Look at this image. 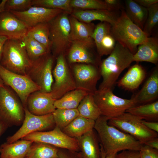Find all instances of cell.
Listing matches in <instances>:
<instances>
[{"instance_id": "1", "label": "cell", "mask_w": 158, "mask_h": 158, "mask_svg": "<svg viewBox=\"0 0 158 158\" xmlns=\"http://www.w3.org/2000/svg\"><path fill=\"white\" fill-rule=\"evenodd\" d=\"M108 120L101 116L95 121L94 129L106 155L126 150L139 151L143 145L130 135L109 125Z\"/></svg>"}, {"instance_id": "2", "label": "cell", "mask_w": 158, "mask_h": 158, "mask_svg": "<svg viewBox=\"0 0 158 158\" xmlns=\"http://www.w3.org/2000/svg\"><path fill=\"white\" fill-rule=\"evenodd\" d=\"M133 55L127 48L116 42L112 52L100 65L99 71L102 80L98 90H112L121 73L133 61Z\"/></svg>"}, {"instance_id": "3", "label": "cell", "mask_w": 158, "mask_h": 158, "mask_svg": "<svg viewBox=\"0 0 158 158\" xmlns=\"http://www.w3.org/2000/svg\"><path fill=\"white\" fill-rule=\"evenodd\" d=\"M111 33L116 42L127 48L133 54L136 52L138 46L149 37L130 19L123 9L111 25Z\"/></svg>"}, {"instance_id": "4", "label": "cell", "mask_w": 158, "mask_h": 158, "mask_svg": "<svg viewBox=\"0 0 158 158\" xmlns=\"http://www.w3.org/2000/svg\"><path fill=\"white\" fill-rule=\"evenodd\" d=\"M32 61L30 59L21 40L8 39L5 42L0 64L13 72L26 75Z\"/></svg>"}, {"instance_id": "5", "label": "cell", "mask_w": 158, "mask_h": 158, "mask_svg": "<svg viewBox=\"0 0 158 158\" xmlns=\"http://www.w3.org/2000/svg\"><path fill=\"white\" fill-rule=\"evenodd\" d=\"M20 102L9 87L0 88V121L8 127L23 123L25 113Z\"/></svg>"}, {"instance_id": "6", "label": "cell", "mask_w": 158, "mask_h": 158, "mask_svg": "<svg viewBox=\"0 0 158 158\" xmlns=\"http://www.w3.org/2000/svg\"><path fill=\"white\" fill-rule=\"evenodd\" d=\"M93 96L101 116L105 117L108 121L136 106L132 98L128 99L118 97L114 94L111 90L98 89Z\"/></svg>"}, {"instance_id": "7", "label": "cell", "mask_w": 158, "mask_h": 158, "mask_svg": "<svg viewBox=\"0 0 158 158\" xmlns=\"http://www.w3.org/2000/svg\"><path fill=\"white\" fill-rule=\"evenodd\" d=\"M141 120L127 112L109 119L108 124L129 134L142 145L153 138L158 137L157 133L145 126Z\"/></svg>"}, {"instance_id": "8", "label": "cell", "mask_w": 158, "mask_h": 158, "mask_svg": "<svg viewBox=\"0 0 158 158\" xmlns=\"http://www.w3.org/2000/svg\"><path fill=\"white\" fill-rule=\"evenodd\" d=\"M69 14L60 13L49 22V39L53 56L63 54L71 44L69 40L71 26Z\"/></svg>"}, {"instance_id": "9", "label": "cell", "mask_w": 158, "mask_h": 158, "mask_svg": "<svg viewBox=\"0 0 158 158\" xmlns=\"http://www.w3.org/2000/svg\"><path fill=\"white\" fill-rule=\"evenodd\" d=\"M0 76L4 85L13 90L26 107L27 99L32 93L40 90V87L27 75L18 74L4 68L0 64Z\"/></svg>"}, {"instance_id": "10", "label": "cell", "mask_w": 158, "mask_h": 158, "mask_svg": "<svg viewBox=\"0 0 158 158\" xmlns=\"http://www.w3.org/2000/svg\"><path fill=\"white\" fill-rule=\"evenodd\" d=\"M56 59V65L52 71L54 82L50 92L56 100L76 89L74 78L68 66L64 54L59 55Z\"/></svg>"}, {"instance_id": "11", "label": "cell", "mask_w": 158, "mask_h": 158, "mask_svg": "<svg viewBox=\"0 0 158 158\" xmlns=\"http://www.w3.org/2000/svg\"><path fill=\"white\" fill-rule=\"evenodd\" d=\"M54 57L50 53L32 61L27 72V75L40 88V91L49 93L53 82L52 68Z\"/></svg>"}, {"instance_id": "12", "label": "cell", "mask_w": 158, "mask_h": 158, "mask_svg": "<svg viewBox=\"0 0 158 158\" xmlns=\"http://www.w3.org/2000/svg\"><path fill=\"white\" fill-rule=\"evenodd\" d=\"M24 111L25 118L21 127L14 134L7 138L6 142L12 143L31 133L45 131L55 127L52 113L37 116L31 113L26 107Z\"/></svg>"}, {"instance_id": "13", "label": "cell", "mask_w": 158, "mask_h": 158, "mask_svg": "<svg viewBox=\"0 0 158 158\" xmlns=\"http://www.w3.org/2000/svg\"><path fill=\"white\" fill-rule=\"evenodd\" d=\"M21 139L49 144L59 148L79 152L77 139L69 137L58 128L51 130L31 133Z\"/></svg>"}, {"instance_id": "14", "label": "cell", "mask_w": 158, "mask_h": 158, "mask_svg": "<svg viewBox=\"0 0 158 158\" xmlns=\"http://www.w3.org/2000/svg\"><path fill=\"white\" fill-rule=\"evenodd\" d=\"M73 71L76 89L85 90L93 95L97 90L96 85L101 75L99 69L96 66L77 64L74 66Z\"/></svg>"}, {"instance_id": "15", "label": "cell", "mask_w": 158, "mask_h": 158, "mask_svg": "<svg viewBox=\"0 0 158 158\" xmlns=\"http://www.w3.org/2000/svg\"><path fill=\"white\" fill-rule=\"evenodd\" d=\"M9 11L25 23L30 29L40 23H49L59 14L65 12L60 9L36 6H32L23 11Z\"/></svg>"}, {"instance_id": "16", "label": "cell", "mask_w": 158, "mask_h": 158, "mask_svg": "<svg viewBox=\"0 0 158 158\" xmlns=\"http://www.w3.org/2000/svg\"><path fill=\"white\" fill-rule=\"evenodd\" d=\"M30 28L9 11L0 13V35L8 39L22 41Z\"/></svg>"}, {"instance_id": "17", "label": "cell", "mask_w": 158, "mask_h": 158, "mask_svg": "<svg viewBox=\"0 0 158 158\" xmlns=\"http://www.w3.org/2000/svg\"><path fill=\"white\" fill-rule=\"evenodd\" d=\"M71 26L69 40L71 44L76 43L89 49L95 44L92 35L95 27L93 23H85L79 21L70 15Z\"/></svg>"}, {"instance_id": "18", "label": "cell", "mask_w": 158, "mask_h": 158, "mask_svg": "<svg viewBox=\"0 0 158 158\" xmlns=\"http://www.w3.org/2000/svg\"><path fill=\"white\" fill-rule=\"evenodd\" d=\"M56 100L50 92L38 90L28 96L26 108L31 113L37 116L52 114L56 109L54 105Z\"/></svg>"}, {"instance_id": "19", "label": "cell", "mask_w": 158, "mask_h": 158, "mask_svg": "<svg viewBox=\"0 0 158 158\" xmlns=\"http://www.w3.org/2000/svg\"><path fill=\"white\" fill-rule=\"evenodd\" d=\"M158 97V67L153 70L141 89L131 98L136 106L153 102Z\"/></svg>"}, {"instance_id": "20", "label": "cell", "mask_w": 158, "mask_h": 158, "mask_svg": "<svg viewBox=\"0 0 158 158\" xmlns=\"http://www.w3.org/2000/svg\"><path fill=\"white\" fill-rule=\"evenodd\" d=\"M77 139L82 158H101L100 142L94 129Z\"/></svg>"}, {"instance_id": "21", "label": "cell", "mask_w": 158, "mask_h": 158, "mask_svg": "<svg viewBox=\"0 0 158 158\" xmlns=\"http://www.w3.org/2000/svg\"><path fill=\"white\" fill-rule=\"evenodd\" d=\"M70 15L78 20L85 23H90L94 20L106 22L112 25L117 17L113 11L102 10H73Z\"/></svg>"}, {"instance_id": "22", "label": "cell", "mask_w": 158, "mask_h": 158, "mask_svg": "<svg viewBox=\"0 0 158 158\" xmlns=\"http://www.w3.org/2000/svg\"><path fill=\"white\" fill-rule=\"evenodd\" d=\"M133 61H145L157 65L158 62V39L157 37H149L138 47L133 55Z\"/></svg>"}, {"instance_id": "23", "label": "cell", "mask_w": 158, "mask_h": 158, "mask_svg": "<svg viewBox=\"0 0 158 158\" xmlns=\"http://www.w3.org/2000/svg\"><path fill=\"white\" fill-rule=\"evenodd\" d=\"M146 74L143 68L138 64H135L131 67L117 82V85L126 90H134L139 86L144 80Z\"/></svg>"}, {"instance_id": "24", "label": "cell", "mask_w": 158, "mask_h": 158, "mask_svg": "<svg viewBox=\"0 0 158 158\" xmlns=\"http://www.w3.org/2000/svg\"><path fill=\"white\" fill-rule=\"evenodd\" d=\"M33 142L23 139L11 143L5 142L0 146V158H25Z\"/></svg>"}, {"instance_id": "25", "label": "cell", "mask_w": 158, "mask_h": 158, "mask_svg": "<svg viewBox=\"0 0 158 158\" xmlns=\"http://www.w3.org/2000/svg\"><path fill=\"white\" fill-rule=\"evenodd\" d=\"M95 122L79 115L62 130L69 137L77 139L94 129Z\"/></svg>"}, {"instance_id": "26", "label": "cell", "mask_w": 158, "mask_h": 158, "mask_svg": "<svg viewBox=\"0 0 158 158\" xmlns=\"http://www.w3.org/2000/svg\"><path fill=\"white\" fill-rule=\"evenodd\" d=\"M125 12L130 19L143 30L147 19L148 12L145 8L133 0L125 1Z\"/></svg>"}, {"instance_id": "27", "label": "cell", "mask_w": 158, "mask_h": 158, "mask_svg": "<svg viewBox=\"0 0 158 158\" xmlns=\"http://www.w3.org/2000/svg\"><path fill=\"white\" fill-rule=\"evenodd\" d=\"M88 94H90L85 90L76 89L69 92L60 98L56 100L54 102V106L56 109L77 108L82 100Z\"/></svg>"}, {"instance_id": "28", "label": "cell", "mask_w": 158, "mask_h": 158, "mask_svg": "<svg viewBox=\"0 0 158 158\" xmlns=\"http://www.w3.org/2000/svg\"><path fill=\"white\" fill-rule=\"evenodd\" d=\"M128 112L141 120L149 121L158 120V101L142 105H137L127 110Z\"/></svg>"}, {"instance_id": "29", "label": "cell", "mask_w": 158, "mask_h": 158, "mask_svg": "<svg viewBox=\"0 0 158 158\" xmlns=\"http://www.w3.org/2000/svg\"><path fill=\"white\" fill-rule=\"evenodd\" d=\"M88 49L81 45L72 43L69 49L68 59L70 63H80L96 65V61Z\"/></svg>"}, {"instance_id": "30", "label": "cell", "mask_w": 158, "mask_h": 158, "mask_svg": "<svg viewBox=\"0 0 158 158\" xmlns=\"http://www.w3.org/2000/svg\"><path fill=\"white\" fill-rule=\"evenodd\" d=\"M59 149L47 143L33 142L25 158H59Z\"/></svg>"}, {"instance_id": "31", "label": "cell", "mask_w": 158, "mask_h": 158, "mask_svg": "<svg viewBox=\"0 0 158 158\" xmlns=\"http://www.w3.org/2000/svg\"><path fill=\"white\" fill-rule=\"evenodd\" d=\"M79 115L89 119L96 120L101 116L100 112L96 104L93 95L88 94L82 100L78 108Z\"/></svg>"}, {"instance_id": "32", "label": "cell", "mask_w": 158, "mask_h": 158, "mask_svg": "<svg viewBox=\"0 0 158 158\" xmlns=\"http://www.w3.org/2000/svg\"><path fill=\"white\" fill-rule=\"evenodd\" d=\"M26 35L42 44L50 51L51 45L49 37V23H40L32 27L29 29Z\"/></svg>"}, {"instance_id": "33", "label": "cell", "mask_w": 158, "mask_h": 158, "mask_svg": "<svg viewBox=\"0 0 158 158\" xmlns=\"http://www.w3.org/2000/svg\"><path fill=\"white\" fill-rule=\"evenodd\" d=\"M55 126L61 130L79 116L77 108L56 109L52 113Z\"/></svg>"}, {"instance_id": "34", "label": "cell", "mask_w": 158, "mask_h": 158, "mask_svg": "<svg viewBox=\"0 0 158 158\" xmlns=\"http://www.w3.org/2000/svg\"><path fill=\"white\" fill-rule=\"evenodd\" d=\"M22 41L28 56L32 61L50 53L44 45L30 37L26 35Z\"/></svg>"}, {"instance_id": "35", "label": "cell", "mask_w": 158, "mask_h": 158, "mask_svg": "<svg viewBox=\"0 0 158 158\" xmlns=\"http://www.w3.org/2000/svg\"><path fill=\"white\" fill-rule=\"evenodd\" d=\"M70 1L71 0H32V6L60 9L71 15L73 9Z\"/></svg>"}, {"instance_id": "36", "label": "cell", "mask_w": 158, "mask_h": 158, "mask_svg": "<svg viewBox=\"0 0 158 158\" xmlns=\"http://www.w3.org/2000/svg\"><path fill=\"white\" fill-rule=\"evenodd\" d=\"M73 8L81 10H110L104 1L99 0H71Z\"/></svg>"}, {"instance_id": "37", "label": "cell", "mask_w": 158, "mask_h": 158, "mask_svg": "<svg viewBox=\"0 0 158 158\" xmlns=\"http://www.w3.org/2000/svg\"><path fill=\"white\" fill-rule=\"evenodd\" d=\"M147 17L143 30L148 37H150L152 30L158 23V3L147 8Z\"/></svg>"}, {"instance_id": "38", "label": "cell", "mask_w": 158, "mask_h": 158, "mask_svg": "<svg viewBox=\"0 0 158 158\" xmlns=\"http://www.w3.org/2000/svg\"><path fill=\"white\" fill-rule=\"evenodd\" d=\"M111 27L110 24L106 22H101L95 26L92 37L98 54L100 50L102 40L106 34L111 32Z\"/></svg>"}, {"instance_id": "39", "label": "cell", "mask_w": 158, "mask_h": 158, "mask_svg": "<svg viewBox=\"0 0 158 158\" xmlns=\"http://www.w3.org/2000/svg\"><path fill=\"white\" fill-rule=\"evenodd\" d=\"M32 6V0H7L5 11H25Z\"/></svg>"}, {"instance_id": "40", "label": "cell", "mask_w": 158, "mask_h": 158, "mask_svg": "<svg viewBox=\"0 0 158 158\" xmlns=\"http://www.w3.org/2000/svg\"><path fill=\"white\" fill-rule=\"evenodd\" d=\"M116 43V41L111 32L106 34L102 40L99 56L109 55L114 49Z\"/></svg>"}, {"instance_id": "41", "label": "cell", "mask_w": 158, "mask_h": 158, "mask_svg": "<svg viewBox=\"0 0 158 158\" xmlns=\"http://www.w3.org/2000/svg\"><path fill=\"white\" fill-rule=\"evenodd\" d=\"M140 158H158V150L143 145L139 151Z\"/></svg>"}, {"instance_id": "42", "label": "cell", "mask_w": 158, "mask_h": 158, "mask_svg": "<svg viewBox=\"0 0 158 158\" xmlns=\"http://www.w3.org/2000/svg\"><path fill=\"white\" fill-rule=\"evenodd\" d=\"M58 154L59 158H82L79 152L66 149L59 148Z\"/></svg>"}, {"instance_id": "43", "label": "cell", "mask_w": 158, "mask_h": 158, "mask_svg": "<svg viewBox=\"0 0 158 158\" xmlns=\"http://www.w3.org/2000/svg\"><path fill=\"white\" fill-rule=\"evenodd\" d=\"M139 151L126 150H123L119 153H117L115 158H140Z\"/></svg>"}, {"instance_id": "44", "label": "cell", "mask_w": 158, "mask_h": 158, "mask_svg": "<svg viewBox=\"0 0 158 158\" xmlns=\"http://www.w3.org/2000/svg\"><path fill=\"white\" fill-rule=\"evenodd\" d=\"M105 2L112 11L120 9L121 6L120 1L118 0H105Z\"/></svg>"}, {"instance_id": "45", "label": "cell", "mask_w": 158, "mask_h": 158, "mask_svg": "<svg viewBox=\"0 0 158 158\" xmlns=\"http://www.w3.org/2000/svg\"><path fill=\"white\" fill-rule=\"evenodd\" d=\"M142 123L149 129L157 133L158 132V122L146 121L142 120Z\"/></svg>"}, {"instance_id": "46", "label": "cell", "mask_w": 158, "mask_h": 158, "mask_svg": "<svg viewBox=\"0 0 158 158\" xmlns=\"http://www.w3.org/2000/svg\"><path fill=\"white\" fill-rule=\"evenodd\" d=\"M140 5L147 8L153 5L158 3V0H134Z\"/></svg>"}, {"instance_id": "47", "label": "cell", "mask_w": 158, "mask_h": 158, "mask_svg": "<svg viewBox=\"0 0 158 158\" xmlns=\"http://www.w3.org/2000/svg\"><path fill=\"white\" fill-rule=\"evenodd\" d=\"M144 145L158 150V138L152 139L147 141Z\"/></svg>"}, {"instance_id": "48", "label": "cell", "mask_w": 158, "mask_h": 158, "mask_svg": "<svg viewBox=\"0 0 158 158\" xmlns=\"http://www.w3.org/2000/svg\"><path fill=\"white\" fill-rule=\"evenodd\" d=\"M8 39L6 37L0 35V60L2 56L4 44Z\"/></svg>"}, {"instance_id": "49", "label": "cell", "mask_w": 158, "mask_h": 158, "mask_svg": "<svg viewBox=\"0 0 158 158\" xmlns=\"http://www.w3.org/2000/svg\"><path fill=\"white\" fill-rule=\"evenodd\" d=\"M100 146L101 152V158H115V155L116 154H112L106 155L102 147L100 145Z\"/></svg>"}, {"instance_id": "50", "label": "cell", "mask_w": 158, "mask_h": 158, "mask_svg": "<svg viewBox=\"0 0 158 158\" xmlns=\"http://www.w3.org/2000/svg\"><path fill=\"white\" fill-rule=\"evenodd\" d=\"M8 128L4 123L0 121V136Z\"/></svg>"}, {"instance_id": "51", "label": "cell", "mask_w": 158, "mask_h": 158, "mask_svg": "<svg viewBox=\"0 0 158 158\" xmlns=\"http://www.w3.org/2000/svg\"><path fill=\"white\" fill-rule=\"evenodd\" d=\"M7 0H3L0 3V13L5 10V6Z\"/></svg>"}, {"instance_id": "52", "label": "cell", "mask_w": 158, "mask_h": 158, "mask_svg": "<svg viewBox=\"0 0 158 158\" xmlns=\"http://www.w3.org/2000/svg\"><path fill=\"white\" fill-rule=\"evenodd\" d=\"M4 85V83L0 76V88Z\"/></svg>"}]
</instances>
